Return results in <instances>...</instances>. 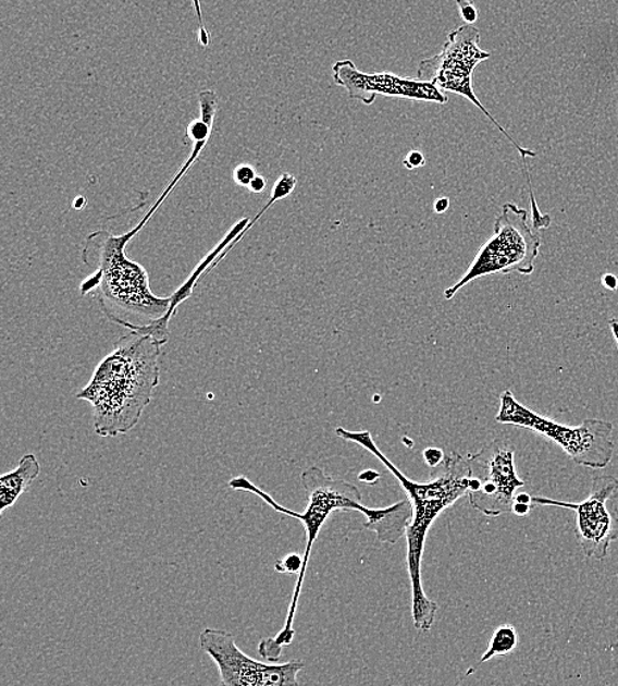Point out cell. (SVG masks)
Instances as JSON below:
<instances>
[{"label":"cell","instance_id":"44dd1931","mask_svg":"<svg viewBox=\"0 0 618 686\" xmlns=\"http://www.w3.org/2000/svg\"><path fill=\"white\" fill-rule=\"evenodd\" d=\"M380 479V474L373 470H366L360 473L359 480L360 482H364L367 485H374Z\"/></svg>","mask_w":618,"mask_h":686},{"label":"cell","instance_id":"277c9868","mask_svg":"<svg viewBox=\"0 0 618 686\" xmlns=\"http://www.w3.org/2000/svg\"><path fill=\"white\" fill-rule=\"evenodd\" d=\"M301 483L308 497V507L305 513L296 514L295 519L304 523L306 531V547L302 571L299 572L295 591L286 616L284 628L274 636L260 641L259 654L271 663L279 661L283 648L291 646L295 639V617L299 596H301L306 571H308L311 549L321 532L323 524L334 511H359L367 517L364 527L376 532L383 542H397L407 534V528L413 517L411 502L401 501L385 509H371L361 503V492L356 486L345 479L327 476L321 467L311 466L301 474Z\"/></svg>","mask_w":618,"mask_h":686},{"label":"cell","instance_id":"3957f363","mask_svg":"<svg viewBox=\"0 0 618 686\" xmlns=\"http://www.w3.org/2000/svg\"><path fill=\"white\" fill-rule=\"evenodd\" d=\"M338 438L354 442L372 453L386 469L398 480L404 491H407L413 517L407 528L408 571L411 585V617L418 632L428 633L432 629L438 604L430 600L422 586V556L428 534L443 511L452 507L470 489L472 469L467 458L458 453H449L445 461L435 467L433 479L427 483H418L404 476L401 471L386 458L374 444L371 432H351L345 428H336Z\"/></svg>","mask_w":618,"mask_h":686},{"label":"cell","instance_id":"ac0fdd59","mask_svg":"<svg viewBox=\"0 0 618 686\" xmlns=\"http://www.w3.org/2000/svg\"><path fill=\"white\" fill-rule=\"evenodd\" d=\"M446 454L438 448H428L427 451L423 452V460L427 461V464L430 467H438L443 461H445Z\"/></svg>","mask_w":618,"mask_h":686},{"label":"cell","instance_id":"30bf717a","mask_svg":"<svg viewBox=\"0 0 618 686\" xmlns=\"http://www.w3.org/2000/svg\"><path fill=\"white\" fill-rule=\"evenodd\" d=\"M617 490L616 477H593L590 497L584 502H560L545 497H533V504L576 511L577 535L584 556L604 560L608 556L611 542L618 538V519L609 513L607 506Z\"/></svg>","mask_w":618,"mask_h":686},{"label":"cell","instance_id":"2e32d148","mask_svg":"<svg viewBox=\"0 0 618 686\" xmlns=\"http://www.w3.org/2000/svg\"><path fill=\"white\" fill-rule=\"evenodd\" d=\"M193 5H195L198 19V42L201 44L202 47L208 48L210 46V35L205 26L201 0H193Z\"/></svg>","mask_w":618,"mask_h":686},{"label":"cell","instance_id":"d6986e66","mask_svg":"<svg viewBox=\"0 0 618 686\" xmlns=\"http://www.w3.org/2000/svg\"><path fill=\"white\" fill-rule=\"evenodd\" d=\"M424 164H427V160H424V156L420 151H410L404 160V166L410 171L417 170V168H421Z\"/></svg>","mask_w":618,"mask_h":686},{"label":"cell","instance_id":"6da1fadb","mask_svg":"<svg viewBox=\"0 0 618 686\" xmlns=\"http://www.w3.org/2000/svg\"><path fill=\"white\" fill-rule=\"evenodd\" d=\"M152 208L128 233L115 235L108 229L91 233L85 241L83 260L94 268L81 283V295L97 297L103 315L116 326L149 333L168 342L170 322L180 307L174 295L156 296L145 267L126 255L127 243L152 217Z\"/></svg>","mask_w":618,"mask_h":686},{"label":"cell","instance_id":"7402d4cb","mask_svg":"<svg viewBox=\"0 0 618 686\" xmlns=\"http://www.w3.org/2000/svg\"><path fill=\"white\" fill-rule=\"evenodd\" d=\"M448 208H449V199L447 197H441L438 199H435L434 211L436 215L446 213Z\"/></svg>","mask_w":618,"mask_h":686},{"label":"cell","instance_id":"603a6c76","mask_svg":"<svg viewBox=\"0 0 618 686\" xmlns=\"http://www.w3.org/2000/svg\"><path fill=\"white\" fill-rule=\"evenodd\" d=\"M532 506V504L529 503H522V502H515L514 503V510H511V513L518 515V516H527L530 513V507Z\"/></svg>","mask_w":618,"mask_h":686},{"label":"cell","instance_id":"7a4b0ae2","mask_svg":"<svg viewBox=\"0 0 618 686\" xmlns=\"http://www.w3.org/2000/svg\"><path fill=\"white\" fill-rule=\"evenodd\" d=\"M162 345L152 334L131 330L99 362L90 382L77 394L91 404L98 436L126 434L139 422L160 383Z\"/></svg>","mask_w":618,"mask_h":686},{"label":"cell","instance_id":"5bb4252c","mask_svg":"<svg viewBox=\"0 0 618 686\" xmlns=\"http://www.w3.org/2000/svg\"><path fill=\"white\" fill-rule=\"evenodd\" d=\"M304 558L299 556L297 553H291L288 556L280 559L276 564H274V569L277 573H284V575H299V572L302 571Z\"/></svg>","mask_w":618,"mask_h":686},{"label":"cell","instance_id":"9a60e30c","mask_svg":"<svg viewBox=\"0 0 618 686\" xmlns=\"http://www.w3.org/2000/svg\"><path fill=\"white\" fill-rule=\"evenodd\" d=\"M255 177V168L248 164L237 166L233 173V179L235 183L239 186H245V188H248L249 184L252 183V180Z\"/></svg>","mask_w":618,"mask_h":686},{"label":"cell","instance_id":"7c38bea8","mask_svg":"<svg viewBox=\"0 0 618 686\" xmlns=\"http://www.w3.org/2000/svg\"><path fill=\"white\" fill-rule=\"evenodd\" d=\"M41 465L33 453L24 454L15 470L0 477V513L11 509L40 476Z\"/></svg>","mask_w":618,"mask_h":686},{"label":"cell","instance_id":"9c48e42d","mask_svg":"<svg viewBox=\"0 0 618 686\" xmlns=\"http://www.w3.org/2000/svg\"><path fill=\"white\" fill-rule=\"evenodd\" d=\"M199 645L214 661L221 683L226 686L297 685L298 673L305 669L302 661L270 664L249 658L237 647L235 635L226 629L205 628Z\"/></svg>","mask_w":618,"mask_h":686},{"label":"cell","instance_id":"ffe728a7","mask_svg":"<svg viewBox=\"0 0 618 686\" xmlns=\"http://www.w3.org/2000/svg\"><path fill=\"white\" fill-rule=\"evenodd\" d=\"M267 188V180L263 176H259L256 174V177L252 180V183L249 184L248 189L252 193H261Z\"/></svg>","mask_w":618,"mask_h":686},{"label":"cell","instance_id":"8992f818","mask_svg":"<svg viewBox=\"0 0 618 686\" xmlns=\"http://www.w3.org/2000/svg\"><path fill=\"white\" fill-rule=\"evenodd\" d=\"M496 421L533 430L564 449L579 466L605 469L614 458V424L586 419L578 427L561 426L522 405L509 390L500 397Z\"/></svg>","mask_w":618,"mask_h":686},{"label":"cell","instance_id":"d4e9b609","mask_svg":"<svg viewBox=\"0 0 618 686\" xmlns=\"http://www.w3.org/2000/svg\"><path fill=\"white\" fill-rule=\"evenodd\" d=\"M85 205H86V198L78 197L76 201L73 203V208L83 209Z\"/></svg>","mask_w":618,"mask_h":686},{"label":"cell","instance_id":"52a82bcc","mask_svg":"<svg viewBox=\"0 0 618 686\" xmlns=\"http://www.w3.org/2000/svg\"><path fill=\"white\" fill-rule=\"evenodd\" d=\"M480 33L472 24H465L457 29H453L448 34L447 40L438 53L433 58L424 59L418 66L417 78L430 81L440 87L442 91L455 93L461 96L483 112L489 120L495 124V127L507 137L515 146L518 154L521 155L523 164H526V176L530 180L527 166L528 158H535L536 152L523 148L511 137L502 124L495 120V117L486 110L473 89V72L480 62L489 60L491 52L480 48ZM528 185H532V180L528 181Z\"/></svg>","mask_w":618,"mask_h":686},{"label":"cell","instance_id":"5b68a950","mask_svg":"<svg viewBox=\"0 0 618 686\" xmlns=\"http://www.w3.org/2000/svg\"><path fill=\"white\" fill-rule=\"evenodd\" d=\"M540 248L541 238L529 226L528 211L514 203L504 204L491 238L479 249L464 278L445 291L446 301H453L461 289L480 278L510 272L532 274Z\"/></svg>","mask_w":618,"mask_h":686},{"label":"cell","instance_id":"4fadbf2b","mask_svg":"<svg viewBox=\"0 0 618 686\" xmlns=\"http://www.w3.org/2000/svg\"><path fill=\"white\" fill-rule=\"evenodd\" d=\"M517 632L514 626L503 625L493 633L490 648L480 659V664L485 663L493 658L507 657L517 647Z\"/></svg>","mask_w":618,"mask_h":686},{"label":"cell","instance_id":"e0dca14e","mask_svg":"<svg viewBox=\"0 0 618 686\" xmlns=\"http://www.w3.org/2000/svg\"><path fill=\"white\" fill-rule=\"evenodd\" d=\"M457 4L466 24H473L478 21L479 10L474 5V0H457Z\"/></svg>","mask_w":618,"mask_h":686},{"label":"cell","instance_id":"8fae6325","mask_svg":"<svg viewBox=\"0 0 618 686\" xmlns=\"http://www.w3.org/2000/svg\"><path fill=\"white\" fill-rule=\"evenodd\" d=\"M334 83L356 101L371 106L379 96L410 99L417 102L446 105L448 96L430 81L404 78L395 73L360 72L351 60L336 61L333 66Z\"/></svg>","mask_w":618,"mask_h":686},{"label":"cell","instance_id":"ba28073f","mask_svg":"<svg viewBox=\"0 0 618 686\" xmlns=\"http://www.w3.org/2000/svg\"><path fill=\"white\" fill-rule=\"evenodd\" d=\"M467 461L472 469L467 492L471 506L490 517L511 513L516 491L526 482L517 476L510 441L493 440L478 453L468 455Z\"/></svg>","mask_w":618,"mask_h":686},{"label":"cell","instance_id":"cb8c5ba5","mask_svg":"<svg viewBox=\"0 0 618 686\" xmlns=\"http://www.w3.org/2000/svg\"><path fill=\"white\" fill-rule=\"evenodd\" d=\"M603 283L605 286H607L608 290L615 291L617 289L618 282L614 274H605V277L603 278Z\"/></svg>","mask_w":618,"mask_h":686}]
</instances>
